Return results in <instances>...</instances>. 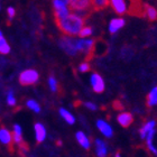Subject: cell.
<instances>
[{"label": "cell", "mask_w": 157, "mask_h": 157, "mask_svg": "<svg viewBox=\"0 0 157 157\" xmlns=\"http://www.w3.org/2000/svg\"><path fill=\"white\" fill-rule=\"evenodd\" d=\"M147 105L148 107H155L157 105V86L151 89L147 95Z\"/></svg>", "instance_id": "18"}, {"label": "cell", "mask_w": 157, "mask_h": 157, "mask_svg": "<svg viewBox=\"0 0 157 157\" xmlns=\"http://www.w3.org/2000/svg\"><path fill=\"white\" fill-rule=\"evenodd\" d=\"M34 131H35V138H36V141L38 144L43 143V141L45 140L46 138V128L44 127V124H35L34 126Z\"/></svg>", "instance_id": "12"}, {"label": "cell", "mask_w": 157, "mask_h": 157, "mask_svg": "<svg viewBox=\"0 0 157 157\" xmlns=\"http://www.w3.org/2000/svg\"><path fill=\"white\" fill-rule=\"evenodd\" d=\"M76 44H78V52H82L86 54V55H90L94 48V40L91 38H76Z\"/></svg>", "instance_id": "5"}, {"label": "cell", "mask_w": 157, "mask_h": 157, "mask_svg": "<svg viewBox=\"0 0 157 157\" xmlns=\"http://www.w3.org/2000/svg\"><path fill=\"white\" fill-rule=\"evenodd\" d=\"M26 105L28 107V109L32 110V111L36 112V113L40 112V105H39L38 102L35 101V100H28V101L26 102Z\"/></svg>", "instance_id": "23"}, {"label": "cell", "mask_w": 157, "mask_h": 157, "mask_svg": "<svg viewBox=\"0 0 157 157\" xmlns=\"http://www.w3.org/2000/svg\"><path fill=\"white\" fill-rule=\"evenodd\" d=\"M13 141V132H10L6 128H1L0 129V143L6 146H10Z\"/></svg>", "instance_id": "15"}, {"label": "cell", "mask_w": 157, "mask_h": 157, "mask_svg": "<svg viewBox=\"0 0 157 157\" xmlns=\"http://www.w3.org/2000/svg\"><path fill=\"white\" fill-rule=\"evenodd\" d=\"M39 78V74L36 70L28 69L25 70L19 74V83L21 85H32L35 84Z\"/></svg>", "instance_id": "3"}, {"label": "cell", "mask_w": 157, "mask_h": 157, "mask_svg": "<svg viewBox=\"0 0 157 157\" xmlns=\"http://www.w3.org/2000/svg\"><path fill=\"white\" fill-rule=\"evenodd\" d=\"M7 13H8V17H9L10 19H13V17H15V15H16V10H15L13 7H9L7 9Z\"/></svg>", "instance_id": "30"}, {"label": "cell", "mask_w": 157, "mask_h": 157, "mask_svg": "<svg viewBox=\"0 0 157 157\" xmlns=\"http://www.w3.org/2000/svg\"><path fill=\"white\" fill-rule=\"evenodd\" d=\"M78 72L81 73H86L90 71V64H89V62H83L81 63L80 65H78Z\"/></svg>", "instance_id": "28"}, {"label": "cell", "mask_w": 157, "mask_h": 157, "mask_svg": "<svg viewBox=\"0 0 157 157\" xmlns=\"http://www.w3.org/2000/svg\"><path fill=\"white\" fill-rule=\"evenodd\" d=\"M91 3L95 9H103L110 3V0H91Z\"/></svg>", "instance_id": "22"}, {"label": "cell", "mask_w": 157, "mask_h": 157, "mask_svg": "<svg viewBox=\"0 0 157 157\" xmlns=\"http://www.w3.org/2000/svg\"><path fill=\"white\" fill-rule=\"evenodd\" d=\"M126 25L124 18L118 17V18H113L111 19V21L109 23V33L110 34H116Z\"/></svg>", "instance_id": "9"}, {"label": "cell", "mask_w": 157, "mask_h": 157, "mask_svg": "<svg viewBox=\"0 0 157 157\" xmlns=\"http://www.w3.org/2000/svg\"><path fill=\"white\" fill-rule=\"evenodd\" d=\"M13 141L16 143L17 145H21L24 144V140H23V129L20 127L19 124H13Z\"/></svg>", "instance_id": "17"}, {"label": "cell", "mask_w": 157, "mask_h": 157, "mask_svg": "<svg viewBox=\"0 0 157 157\" xmlns=\"http://www.w3.org/2000/svg\"><path fill=\"white\" fill-rule=\"evenodd\" d=\"M92 34H93V29H92L91 27L83 26L82 29L80 30V33H78V36L81 37V38H88V37L91 36Z\"/></svg>", "instance_id": "24"}, {"label": "cell", "mask_w": 157, "mask_h": 157, "mask_svg": "<svg viewBox=\"0 0 157 157\" xmlns=\"http://www.w3.org/2000/svg\"><path fill=\"white\" fill-rule=\"evenodd\" d=\"M48 86H49V89H51V91L52 92L57 91L59 85H57V81H56V78H54V76H49L48 78Z\"/></svg>", "instance_id": "26"}, {"label": "cell", "mask_w": 157, "mask_h": 157, "mask_svg": "<svg viewBox=\"0 0 157 157\" xmlns=\"http://www.w3.org/2000/svg\"><path fill=\"white\" fill-rule=\"evenodd\" d=\"M94 146H95V153L97 156L99 157H105L108 155V147L107 144L102 139H95L94 140Z\"/></svg>", "instance_id": "13"}, {"label": "cell", "mask_w": 157, "mask_h": 157, "mask_svg": "<svg viewBox=\"0 0 157 157\" xmlns=\"http://www.w3.org/2000/svg\"><path fill=\"white\" fill-rule=\"evenodd\" d=\"M155 135H156V130H155V129H153L151 131H149V132H148V135L146 136V138H145L144 140H145V143H146V146H147L148 151H151L153 155L157 156V148H156V146L154 145Z\"/></svg>", "instance_id": "11"}, {"label": "cell", "mask_w": 157, "mask_h": 157, "mask_svg": "<svg viewBox=\"0 0 157 157\" xmlns=\"http://www.w3.org/2000/svg\"><path fill=\"white\" fill-rule=\"evenodd\" d=\"M59 115H61V117H62L69 124H73L74 122H75V118H74V116H73L70 111H67L66 109H64V108L59 109Z\"/></svg>", "instance_id": "20"}, {"label": "cell", "mask_w": 157, "mask_h": 157, "mask_svg": "<svg viewBox=\"0 0 157 157\" xmlns=\"http://www.w3.org/2000/svg\"><path fill=\"white\" fill-rule=\"evenodd\" d=\"M97 127H98V129L100 130V132H101L105 137H107V138L112 137V135H113V130H112L111 126H110L107 121L102 120V119H99V120L97 121Z\"/></svg>", "instance_id": "7"}, {"label": "cell", "mask_w": 157, "mask_h": 157, "mask_svg": "<svg viewBox=\"0 0 157 157\" xmlns=\"http://www.w3.org/2000/svg\"><path fill=\"white\" fill-rule=\"evenodd\" d=\"M10 52V46L8 44V42L6 40L5 36H3L2 32L0 30V54H2V55H7V54H9Z\"/></svg>", "instance_id": "19"}, {"label": "cell", "mask_w": 157, "mask_h": 157, "mask_svg": "<svg viewBox=\"0 0 157 157\" xmlns=\"http://www.w3.org/2000/svg\"><path fill=\"white\" fill-rule=\"evenodd\" d=\"M91 5V0H70V8L82 17L90 9Z\"/></svg>", "instance_id": "4"}, {"label": "cell", "mask_w": 157, "mask_h": 157, "mask_svg": "<svg viewBox=\"0 0 157 157\" xmlns=\"http://www.w3.org/2000/svg\"><path fill=\"white\" fill-rule=\"evenodd\" d=\"M145 16L148 20L154 21L157 19V10L151 6H145Z\"/></svg>", "instance_id": "21"}, {"label": "cell", "mask_w": 157, "mask_h": 157, "mask_svg": "<svg viewBox=\"0 0 157 157\" xmlns=\"http://www.w3.org/2000/svg\"><path fill=\"white\" fill-rule=\"evenodd\" d=\"M75 137H76L78 143L80 144V146H81L82 148H84L85 151H89V149H90V147H91V141H90L89 137L83 132V131H78L75 135Z\"/></svg>", "instance_id": "14"}, {"label": "cell", "mask_w": 157, "mask_h": 157, "mask_svg": "<svg viewBox=\"0 0 157 157\" xmlns=\"http://www.w3.org/2000/svg\"><path fill=\"white\" fill-rule=\"evenodd\" d=\"M84 107L89 110H92V111L97 110V105H94L93 102H84Z\"/></svg>", "instance_id": "29"}, {"label": "cell", "mask_w": 157, "mask_h": 157, "mask_svg": "<svg viewBox=\"0 0 157 157\" xmlns=\"http://www.w3.org/2000/svg\"><path fill=\"white\" fill-rule=\"evenodd\" d=\"M117 121L118 124H120L121 127L124 128H127L129 127L131 124H132V121H134V117H132V115H131L130 112H121V113H119L117 117Z\"/></svg>", "instance_id": "8"}, {"label": "cell", "mask_w": 157, "mask_h": 157, "mask_svg": "<svg viewBox=\"0 0 157 157\" xmlns=\"http://www.w3.org/2000/svg\"><path fill=\"white\" fill-rule=\"evenodd\" d=\"M67 6H70V0H53V8H54V10Z\"/></svg>", "instance_id": "25"}, {"label": "cell", "mask_w": 157, "mask_h": 157, "mask_svg": "<svg viewBox=\"0 0 157 157\" xmlns=\"http://www.w3.org/2000/svg\"><path fill=\"white\" fill-rule=\"evenodd\" d=\"M16 98H15V94H13V90H10L8 92V94H7V103L8 105L10 107H13V105H16Z\"/></svg>", "instance_id": "27"}, {"label": "cell", "mask_w": 157, "mask_h": 157, "mask_svg": "<svg viewBox=\"0 0 157 157\" xmlns=\"http://www.w3.org/2000/svg\"><path fill=\"white\" fill-rule=\"evenodd\" d=\"M59 47L64 51V52L70 56H74L78 53V44H76V38H73V36H67L62 37V39L59 40Z\"/></svg>", "instance_id": "2"}, {"label": "cell", "mask_w": 157, "mask_h": 157, "mask_svg": "<svg viewBox=\"0 0 157 157\" xmlns=\"http://www.w3.org/2000/svg\"><path fill=\"white\" fill-rule=\"evenodd\" d=\"M110 5L118 15H124L127 13L128 7L126 0H110Z\"/></svg>", "instance_id": "10"}, {"label": "cell", "mask_w": 157, "mask_h": 157, "mask_svg": "<svg viewBox=\"0 0 157 157\" xmlns=\"http://www.w3.org/2000/svg\"><path fill=\"white\" fill-rule=\"evenodd\" d=\"M155 127H156V121L155 120L146 121V122L143 124V127L140 128V130H139V135H140L141 139H145L146 136L148 135V132L151 131L153 129H155Z\"/></svg>", "instance_id": "16"}, {"label": "cell", "mask_w": 157, "mask_h": 157, "mask_svg": "<svg viewBox=\"0 0 157 157\" xmlns=\"http://www.w3.org/2000/svg\"><path fill=\"white\" fill-rule=\"evenodd\" d=\"M90 82H91V86L93 89V91L97 92V93H102L105 91V80L102 78V76L98 73H93L90 78Z\"/></svg>", "instance_id": "6"}, {"label": "cell", "mask_w": 157, "mask_h": 157, "mask_svg": "<svg viewBox=\"0 0 157 157\" xmlns=\"http://www.w3.org/2000/svg\"><path fill=\"white\" fill-rule=\"evenodd\" d=\"M56 23L62 33H64L67 36L74 37L78 36L80 30L84 26V17H82L81 15L76 13H70L65 18L57 19Z\"/></svg>", "instance_id": "1"}]
</instances>
